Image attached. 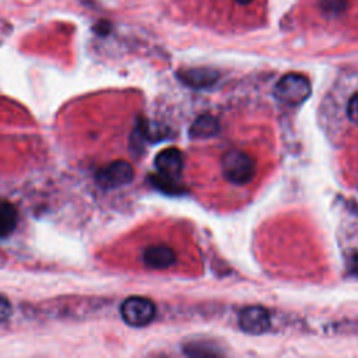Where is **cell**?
<instances>
[{
  "label": "cell",
  "instance_id": "cell-1",
  "mask_svg": "<svg viewBox=\"0 0 358 358\" xmlns=\"http://www.w3.org/2000/svg\"><path fill=\"white\" fill-rule=\"evenodd\" d=\"M221 171L228 182L242 186L253 180L256 175V164L249 154L234 148L222 155Z\"/></svg>",
  "mask_w": 358,
  "mask_h": 358
},
{
  "label": "cell",
  "instance_id": "cell-2",
  "mask_svg": "<svg viewBox=\"0 0 358 358\" xmlns=\"http://www.w3.org/2000/svg\"><path fill=\"white\" fill-rule=\"evenodd\" d=\"M312 87L303 74L288 73L282 76L274 85V96L287 105L296 106L305 102L310 95Z\"/></svg>",
  "mask_w": 358,
  "mask_h": 358
},
{
  "label": "cell",
  "instance_id": "cell-3",
  "mask_svg": "<svg viewBox=\"0 0 358 358\" xmlns=\"http://www.w3.org/2000/svg\"><path fill=\"white\" fill-rule=\"evenodd\" d=\"M157 309L151 299L144 296H130L120 305L122 319L133 327H144L155 317Z\"/></svg>",
  "mask_w": 358,
  "mask_h": 358
},
{
  "label": "cell",
  "instance_id": "cell-4",
  "mask_svg": "<svg viewBox=\"0 0 358 358\" xmlns=\"http://www.w3.org/2000/svg\"><path fill=\"white\" fill-rule=\"evenodd\" d=\"M133 176H134V169L131 164H129L124 159H116L99 168L95 175V179H96V183L101 185L102 187L113 189V187L127 185L129 182H131Z\"/></svg>",
  "mask_w": 358,
  "mask_h": 358
},
{
  "label": "cell",
  "instance_id": "cell-5",
  "mask_svg": "<svg viewBox=\"0 0 358 358\" xmlns=\"http://www.w3.org/2000/svg\"><path fill=\"white\" fill-rule=\"evenodd\" d=\"M238 323L245 333L259 336L266 333L270 329L271 319L266 308L260 305H252L241 310Z\"/></svg>",
  "mask_w": 358,
  "mask_h": 358
},
{
  "label": "cell",
  "instance_id": "cell-6",
  "mask_svg": "<svg viewBox=\"0 0 358 358\" xmlns=\"http://www.w3.org/2000/svg\"><path fill=\"white\" fill-rule=\"evenodd\" d=\"M154 164L159 175L176 179L183 171V154L175 147H168L157 154Z\"/></svg>",
  "mask_w": 358,
  "mask_h": 358
},
{
  "label": "cell",
  "instance_id": "cell-7",
  "mask_svg": "<svg viewBox=\"0 0 358 358\" xmlns=\"http://www.w3.org/2000/svg\"><path fill=\"white\" fill-rule=\"evenodd\" d=\"M179 78L192 88H208L218 81V71L208 67H194L180 71Z\"/></svg>",
  "mask_w": 358,
  "mask_h": 358
},
{
  "label": "cell",
  "instance_id": "cell-8",
  "mask_svg": "<svg viewBox=\"0 0 358 358\" xmlns=\"http://www.w3.org/2000/svg\"><path fill=\"white\" fill-rule=\"evenodd\" d=\"M176 260L175 252L165 245H152L143 252V262L150 268H168L173 266Z\"/></svg>",
  "mask_w": 358,
  "mask_h": 358
},
{
  "label": "cell",
  "instance_id": "cell-9",
  "mask_svg": "<svg viewBox=\"0 0 358 358\" xmlns=\"http://www.w3.org/2000/svg\"><path fill=\"white\" fill-rule=\"evenodd\" d=\"M220 124L213 115H200L189 127L192 138H208L218 133Z\"/></svg>",
  "mask_w": 358,
  "mask_h": 358
},
{
  "label": "cell",
  "instance_id": "cell-10",
  "mask_svg": "<svg viewBox=\"0 0 358 358\" xmlns=\"http://www.w3.org/2000/svg\"><path fill=\"white\" fill-rule=\"evenodd\" d=\"M17 210L13 204L1 200L0 203V238L11 234L17 225Z\"/></svg>",
  "mask_w": 358,
  "mask_h": 358
},
{
  "label": "cell",
  "instance_id": "cell-11",
  "mask_svg": "<svg viewBox=\"0 0 358 358\" xmlns=\"http://www.w3.org/2000/svg\"><path fill=\"white\" fill-rule=\"evenodd\" d=\"M151 180L158 189H161L164 192H168V193L182 192L180 187L176 185V179H171V178H166L164 175H158V176H151Z\"/></svg>",
  "mask_w": 358,
  "mask_h": 358
},
{
  "label": "cell",
  "instance_id": "cell-12",
  "mask_svg": "<svg viewBox=\"0 0 358 358\" xmlns=\"http://www.w3.org/2000/svg\"><path fill=\"white\" fill-rule=\"evenodd\" d=\"M348 6L347 0H319V7L326 14H340L343 13Z\"/></svg>",
  "mask_w": 358,
  "mask_h": 358
},
{
  "label": "cell",
  "instance_id": "cell-13",
  "mask_svg": "<svg viewBox=\"0 0 358 358\" xmlns=\"http://www.w3.org/2000/svg\"><path fill=\"white\" fill-rule=\"evenodd\" d=\"M347 116L350 122L358 124V91L352 94V96L347 103Z\"/></svg>",
  "mask_w": 358,
  "mask_h": 358
},
{
  "label": "cell",
  "instance_id": "cell-14",
  "mask_svg": "<svg viewBox=\"0 0 358 358\" xmlns=\"http://www.w3.org/2000/svg\"><path fill=\"white\" fill-rule=\"evenodd\" d=\"M11 315V306L6 296L0 295V322H4Z\"/></svg>",
  "mask_w": 358,
  "mask_h": 358
},
{
  "label": "cell",
  "instance_id": "cell-15",
  "mask_svg": "<svg viewBox=\"0 0 358 358\" xmlns=\"http://www.w3.org/2000/svg\"><path fill=\"white\" fill-rule=\"evenodd\" d=\"M236 3H239V4H242V6H246V4H249L252 0H235Z\"/></svg>",
  "mask_w": 358,
  "mask_h": 358
},
{
  "label": "cell",
  "instance_id": "cell-16",
  "mask_svg": "<svg viewBox=\"0 0 358 358\" xmlns=\"http://www.w3.org/2000/svg\"><path fill=\"white\" fill-rule=\"evenodd\" d=\"M0 203H1V200H0Z\"/></svg>",
  "mask_w": 358,
  "mask_h": 358
}]
</instances>
